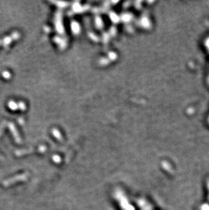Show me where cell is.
Instances as JSON below:
<instances>
[{
  "instance_id": "obj_1",
  "label": "cell",
  "mask_w": 209,
  "mask_h": 210,
  "mask_svg": "<svg viewBox=\"0 0 209 210\" xmlns=\"http://www.w3.org/2000/svg\"><path fill=\"white\" fill-rule=\"evenodd\" d=\"M27 175L26 174H21V175H16L13 178H10V179L5 180V181L3 182V185L5 187H8L14 183H16V182L24 181V180H27Z\"/></svg>"
}]
</instances>
